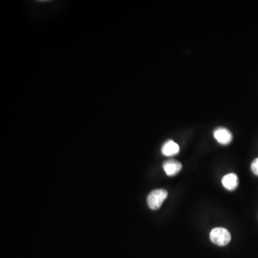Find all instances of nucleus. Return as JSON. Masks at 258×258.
Returning a JSON list of instances; mask_svg holds the SVG:
<instances>
[{
	"label": "nucleus",
	"instance_id": "nucleus-6",
	"mask_svg": "<svg viewBox=\"0 0 258 258\" xmlns=\"http://www.w3.org/2000/svg\"><path fill=\"white\" fill-rule=\"evenodd\" d=\"M161 152L164 156H172L180 152V146L176 142L169 140L163 145Z\"/></svg>",
	"mask_w": 258,
	"mask_h": 258
},
{
	"label": "nucleus",
	"instance_id": "nucleus-3",
	"mask_svg": "<svg viewBox=\"0 0 258 258\" xmlns=\"http://www.w3.org/2000/svg\"><path fill=\"white\" fill-rule=\"evenodd\" d=\"M214 137L217 142L222 145L229 144L233 139L232 133L225 128H217L214 131Z\"/></svg>",
	"mask_w": 258,
	"mask_h": 258
},
{
	"label": "nucleus",
	"instance_id": "nucleus-4",
	"mask_svg": "<svg viewBox=\"0 0 258 258\" xmlns=\"http://www.w3.org/2000/svg\"><path fill=\"white\" fill-rule=\"evenodd\" d=\"M163 170L167 176H175L182 170V163L176 160H168L163 164Z\"/></svg>",
	"mask_w": 258,
	"mask_h": 258
},
{
	"label": "nucleus",
	"instance_id": "nucleus-5",
	"mask_svg": "<svg viewBox=\"0 0 258 258\" xmlns=\"http://www.w3.org/2000/svg\"><path fill=\"white\" fill-rule=\"evenodd\" d=\"M222 185L229 191H233L239 185L238 177L235 174L230 173L226 175L222 180Z\"/></svg>",
	"mask_w": 258,
	"mask_h": 258
},
{
	"label": "nucleus",
	"instance_id": "nucleus-7",
	"mask_svg": "<svg viewBox=\"0 0 258 258\" xmlns=\"http://www.w3.org/2000/svg\"><path fill=\"white\" fill-rule=\"evenodd\" d=\"M251 170L253 172L254 175L258 176V158H255L251 164Z\"/></svg>",
	"mask_w": 258,
	"mask_h": 258
},
{
	"label": "nucleus",
	"instance_id": "nucleus-1",
	"mask_svg": "<svg viewBox=\"0 0 258 258\" xmlns=\"http://www.w3.org/2000/svg\"><path fill=\"white\" fill-rule=\"evenodd\" d=\"M168 197V192L166 190L160 189V190H153L148 195L147 203L150 209L156 210L162 205L163 202L166 200Z\"/></svg>",
	"mask_w": 258,
	"mask_h": 258
},
{
	"label": "nucleus",
	"instance_id": "nucleus-2",
	"mask_svg": "<svg viewBox=\"0 0 258 258\" xmlns=\"http://www.w3.org/2000/svg\"><path fill=\"white\" fill-rule=\"evenodd\" d=\"M211 241L219 246H225L231 240V234L227 229L223 227H216L210 232Z\"/></svg>",
	"mask_w": 258,
	"mask_h": 258
}]
</instances>
